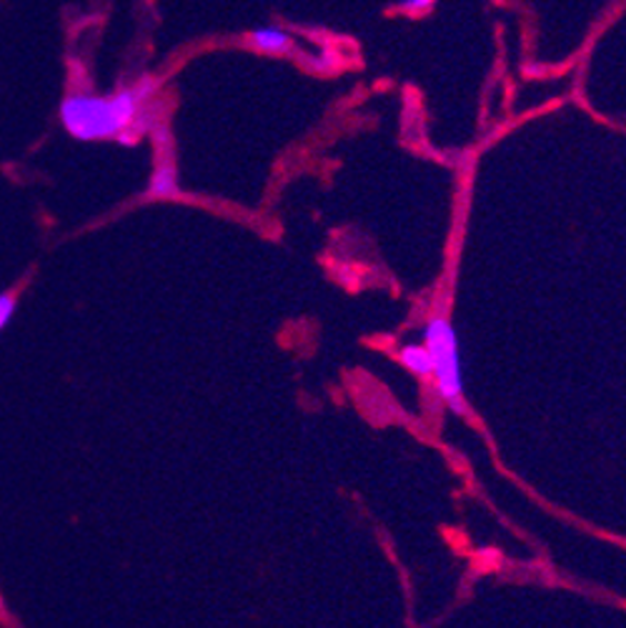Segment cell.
Segmentation results:
<instances>
[{
    "label": "cell",
    "instance_id": "1",
    "mask_svg": "<svg viewBox=\"0 0 626 628\" xmlns=\"http://www.w3.org/2000/svg\"><path fill=\"white\" fill-rule=\"evenodd\" d=\"M158 93H161V81L156 78H143L136 86L108 96L78 91L66 96L58 116H61L66 133L76 141H116L136 146L158 123H163Z\"/></svg>",
    "mask_w": 626,
    "mask_h": 628
},
{
    "label": "cell",
    "instance_id": "2",
    "mask_svg": "<svg viewBox=\"0 0 626 628\" xmlns=\"http://www.w3.org/2000/svg\"><path fill=\"white\" fill-rule=\"evenodd\" d=\"M451 288L444 291L431 303L429 313H426V348L431 353L434 363V396L441 406L451 408L456 416H471L469 403H466L464 393V378H461V353H459V338H456L454 323H451Z\"/></svg>",
    "mask_w": 626,
    "mask_h": 628
},
{
    "label": "cell",
    "instance_id": "3",
    "mask_svg": "<svg viewBox=\"0 0 626 628\" xmlns=\"http://www.w3.org/2000/svg\"><path fill=\"white\" fill-rule=\"evenodd\" d=\"M153 173L146 188L148 201H176L181 198V176H178V161H176V143L171 136V128L166 123H158L153 128Z\"/></svg>",
    "mask_w": 626,
    "mask_h": 628
},
{
    "label": "cell",
    "instance_id": "4",
    "mask_svg": "<svg viewBox=\"0 0 626 628\" xmlns=\"http://www.w3.org/2000/svg\"><path fill=\"white\" fill-rule=\"evenodd\" d=\"M246 46L264 56H278V58H296L304 63L306 53L298 48L296 38L276 26H261L246 36Z\"/></svg>",
    "mask_w": 626,
    "mask_h": 628
},
{
    "label": "cell",
    "instance_id": "5",
    "mask_svg": "<svg viewBox=\"0 0 626 628\" xmlns=\"http://www.w3.org/2000/svg\"><path fill=\"white\" fill-rule=\"evenodd\" d=\"M396 361H399L406 371L419 378V381L426 386V393L434 396V363H431L429 348H426L424 343H404L399 351H396Z\"/></svg>",
    "mask_w": 626,
    "mask_h": 628
},
{
    "label": "cell",
    "instance_id": "6",
    "mask_svg": "<svg viewBox=\"0 0 626 628\" xmlns=\"http://www.w3.org/2000/svg\"><path fill=\"white\" fill-rule=\"evenodd\" d=\"M18 311V293L16 291H0V333L6 331Z\"/></svg>",
    "mask_w": 626,
    "mask_h": 628
},
{
    "label": "cell",
    "instance_id": "7",
    "mask_svg": "<svg viewBox=\"0 0 626 628\" xmlns=\"http://www.w3.org/2000/svg\"><path fill=\"white\" fill-rule=\"evenodd\" d=\"M436 3H439V0H401V11L409 16H421L429 13Z\"/></svg>",
    "mask_w": 626,
    "mask_h": 628
}]
</instances>
